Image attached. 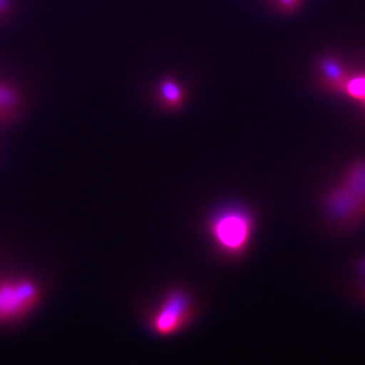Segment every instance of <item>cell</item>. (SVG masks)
I'll return each instance as SVG.
<instances>
[{"label":"cell","mask_w":365,"mask_h":365,"mask_svg":"<svg viewBox=\"0 0 365 365\" xmlns=\"http://www.w3.org/2000/svg\"><path fill=\"white\" fill-rule=\"evenodd\" d=\"M253 217L242 207H226L214 214L210 221V235L225 255L244 253L251 242Z\"/></svg>","instance_id":"cell-1"},{"label":"cell","mask_w":365,"mask_h":365,"mask_svg":"<svg viewBox=\"0 0 365 365\" xmlns=\"http://www.w3.org/2000/svg\"><path fill=\"white\" fill-rule=\"evenodd\" d=\"M192 317L193 303L188 293L183 289H173L153 317V330L161 336L172 334L185 327Z\"/></svg>","instance_id":"cell-2"},{"label":"cell","mask_w":365,"mask_h":365,"mask_svg":"<svg viewBox=\"0 0 365 365\" xmlns=\"http://www.w3.org/2000/svg\"><path fill=\"white\" fill-rule=\"evenodd\" d=\"M39 298L38 286L31 280L0 284V321L21 317Z\"/></svg>","instance_id":"cell-3"},{"label":"cell","mask_w":365,"mask_h":365,"mask_svg":"<svg viewBox=\"0 0 365 365\" xmlns=\"http://www.w3.org/2000/svg\"><path fill=\"white\" fill-rule=\"evenodd\" d=\"M324 207L331 219L341 222H355L359 217H365L362 202L343 183L329 190L325 195Z\"/></svg>","instance_id":"cell-4"},{"label":"cell","mask_w":365,"mask_h":365,"mask_svg":"<svg viewBox=\"0 0 365 365\" xmlns=\"http://www.w3.org/2000/svg\"><path fill=\"white\" fill-rule=\"evenodd\" d=\"M341 183L362 202L365 208V159L350 165Z\"/></svg>","instance_id":"cell-5"},{"label":"cell","mask_w":365,"mask_h":365,"mask_svg":"<svg viewBox=\"0 0 365 365\" xmlns=\"http://www.w3.org/2000/svg\"><path fill=\"white\" fill-rule=\"evenodd\" d=\"M159 98L169 109H178L182 106L185 93L179 83L167 77L160 82Z\"/></svg>","instance_id":"cell-6"},{"label":"cell","mask_w":365,"mask_h":365,"mask_svg":"<svg viewBox=\"0 0 365 365\" xmlns=\"http://www.w3.org/2000/svg\"><path fill=\"white\" fill-rule=\"evenodd\" d=\"M21 106V96L14 86L0 81V120L12 118Z\"/></svg>","instance_id":"cell-7"},{"label":"cell","mask_w":365,"mask_h":365,"mask_svg":"<svg viewBox=\"0 0 365 365\" xmlns=\"http://www.w3.org/2000/svg\"><path fill=\"white\" fill-rule=\"evenodd\" d=\"M322 73L325 82L334 89H343L345 81L348 78L341 64L332 58H327L322 62Z\"/></svg>","instance_id":"cell-8"},{"label":"cell","mask_w":365,"mask_h":365,"mask_svg":"<svg viewBox=\"0 0 365 365\" xmlns=\"http://www.w3.org/2000/svg\"><path fill=\"white\" fill-rule=\"evenodd\" d=\"M341 90L365 107V73L346 78Z\"/></svg>","instance_id":"cell-9"},{"label":"cell","mask_w":365,"mask_h":365,"mask_svg":"<svg viewBox=\"0 0 365 365\" xmlns=\"http://www.w3.org/2000/svg\"><path fill=\"white\" fill-rule=\"evenodd\" d=\"M356 269H357L359 278L362 280V292L363 297L365 298V257H363L362 259H359V262H357Z\"/></svg>","instance_id":"cell-10"},{"label":"cell","mask_w":365,"mask_h":365,"mask_svg":"<svg viewBox=\"0 0 365 365\" xmlns=\"http://www.w3.org/2000/svg\"><path fill=\"white\" fill-rule=\"evenodd\" d=\"M276 1L283 10L287 11L293 10L299 4V0H276Z\"/></svg>","instance_id":"cell-11"},{"label":"cell","mask_w":365,"mask_h":365,"mask_svg":"<svg viewBox=\"0 0 365 365\" xmlns=\"http://www.w3.org/2000/svg\"><path fill=\"white\" fill-rule=\"evenodd\" d=\"M11 7L10 0H0V17H3L9 12Z\"/></svg>","instance_id":"cell-12"}]
</instances>
